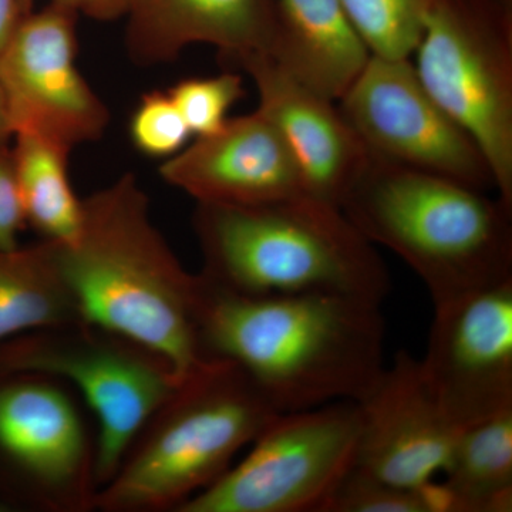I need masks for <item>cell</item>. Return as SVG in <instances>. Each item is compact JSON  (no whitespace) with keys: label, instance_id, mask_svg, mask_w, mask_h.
Masks as SVG:
<instances>
[{"label":"cell","instance_id":"23","mask_svg":"<svg viewBox=\"0 0 512 512\" xmlns=\"http://www.w3.org/2000/svg\"><path fill=\"white\" fill-rule=\"evenodd\" d=\"M168 94L191 133L208 136L227 123L229 110L244 99V80L231 72L205 79H184L174 84Z\"/></svg>","mask_w":512,"mask_h":512},{"label":"cell","instance_id":"20","mask_svg":"<svg viewBox=\"0 0 512 512\" xmlns=\"http://www.w3.org/2000/svg\"><path fill=\"white\" fill-rule=\"evenodd\" d=\"M13 141L10 151L26 224L47 241H73L82 227L83 200L70 183V151L30 134H15Z\"/></svg>","mask_w":512,"mask_h":512},{"label":"cell","instance_id":"3","mask_svg":"<svg viewBox=\"0 0 512 512\" xmlns=\"http://www.w3.org/2000/svg\"><path fill=\"white\" fill-rule=\"evenodd\" d=\"M340 210L413 269L434 306L512 281V208L485 191L369 156Z\"/></svg>","mask_w":512,"mask_h":512},{"label":"cell","instance_id":"18","mask_svg":"<svg viewBox=\"0 0 512 512\" xmlns=\"http://www.w3.org/2000/svg\"><path fill=\"white\" fill-rule=\"evenodd\" d=\"M83 322L49 242L0 251V345L35 332Z\"/></svg>","mask_w":512,"mask_h":512},{"label":"cell","instance_id":"9","mask_svg":"<svg viewBox=\"0 0 512 512\" xmlns=\"http://www.w3.org/2000/svg\"><path fill=\"white\" fill-rule=\"evenodd\" d=\"M336 103L369 156L495 190L480 147L430 96L410 59L370 55Z\"/></svg>","mask_w":512,"mask_h":512},{"label":"cell","instance_id":"8","mask_svg":"<svg viewBox=\"0 0 512 512\" xmlns=\"http://www.w3.org/2000/svg\"><path fill=\"white\" fill-rule=\"evenodd\" d=\"M357 402L281 413L247 457L177 512H322L355 467Z\"/></svg>","mask_w":512,"mask_h":512},{"label":"cell","instance_id":"5","mask_svg":"<svg viewBox=\"0 0 512 512\" xmlns=\"http://www.w3.org/2000/svg\"><path fill=\"white\" fill-rule=\"evenodd\" d=\"M265 393L229 360H207L137 434L94 510H180L231 468L232 460L275 419Z\"/></svg>","mask_w":512,"mask_h":512},{"label":"cell","instance_id":"1","mask_svg":"<svg viewBox=\"0 0 512 512\" xmlns=\"http://www.w3.org/2000/svg\"><path fill=\"white\" fill-rule=\"evenodd\" d=\"M382 303L329 295H245L198 274L204 359L237 363L279 413L359 402L384 369Z\"/></svg>","mask_w":512,"mask_h":512},{"label":"cell","instance_id":"7","mask_svg":"<svg viewBox=\"0 0 512 512\" xmlns=\"http://www.w3.org/2000/svg\"><path fill=\"white\" fill-rule=\"evenodd\" d=\"M0 346L5 372L42 373L82 394L99 426L97 491L113 478L137 434L181 383L156 353L86 322L35 330Z\"/></svg>","mask_w":512,"mask_h":512},{"label":"cell","instance_id":"24","mask_svg":"<svg viewBox=\"0 0 512 512\" xmlns=\"http://www.w3.org/2000/svg\"><path fill=\"white\" fill-rule=\"evenodd\" d=\"M131 143L144 156L170 158L180 153L192 133L168 92L141 96L128 124Z\"/></svg>","mask_w":512,"mask_h":512},{"label":"cell","instance_id":"2","mask_svg":"<svg viewBox=\"0 0 512 512\" xmlns=\"http://www.w3.org/2000/svg\"><path fill=\"white\" fill-rule=\"evenodd\" d=\"M47 242L83 322L156 353L180 382L207 362L197 330L198 275L185 271L151 221L133 174L84 198L73 241Z\"/></svg>","mask_w":512,"mask_h":512},{"label":"cell","instance_id":"14","mask_svg":"<svg viewBox=\"0 0 512 512\" xmlns=\"http://www.w3.org/2000/svg\"><path fill=\"white\" fill-rule=\"evenodd\" d=\"M158 171L197 204L251 207L309 195L291 147L258 110L197 137Z\"/></svg>","mask_w":512,"mask_h":512},{"label":"cell","instance_id":"6","mask_svg":"<svg viewBox=\"0 0 512 512\" xmlns=\"http://www.w3.org/2000/svg\"><path fill=\"white\" fill-rule=\"evenodd\" d=\"M413 56L420 82L476 141L512 208V0H433Z\"/></svg>","mask_w":512,"mask_h":512},{"label":"cell","instance_id":"21","mask_svg":"<svg viewBox=\"0 0 512 512\" xmlns=\"http://www.w3.org/2000/svg\"><path fill=\"white\" fill-rule=\"evenodd\" d=\"M370 55L410 59L419 45L433 0H342Z\"/></svg>","mask_w":512,"mask_h":512},{"label":"cell","instance_id":"26","mask_svg":"<svg viewBox=\"0 0 512 512\" xmlns=\"http://www.w3.org/2000/svg\"><path fill=\"white\" fill-rule=\"evenodd\" d=\"M22 6L23 13L29 15L32 10H35V0H19ZM69 3L80 15L89 16V18L96 20H109L123 18L126 15L128 0H63Z\"/></svg>","mask_w":512,"mask_h":512},{"label":"cell","instance_id":"16","mask_svg":"<svg viewBox=\"0 0 512 512\" xmlns=\"http://www.w3.org/2000/svg\"><path fill=\"white\" fill-rule=\"evenodd\" d=\"M279 0H128L126 46L138 66L173 62L195 43L215 46L234 66L271 53Z\"/></svg>","mask_w":512,"mask_h":512},{"label":"cell","instance_id":"19","mask_svg":"<svg viewBox=\"0 0 512 512\" xmlns=\"http://www.w3.org/2000/svg\"><path fill=\"white\" fill-rule=\"evenodd\" d=\"M443 474L450 512H510L512 409L458 431Z\"/></svg>","mask_w":512,"mask_h":512},{"label":"cell","instance_id":"4","mask_svg":"<svg viewBox=\"0 0 512 512\" xmlns=\"http://www.w3.org/2000/svg\"><path fill=\"white\" fill-rule=\"evenodd\" d=\"M201 274L245 295L353 296L382 303L390 276L340 208L301 195L251 207L197 204Z\"/></svg>","mask_w":512,"mask_h":512},{"label":"cell","instance_id":"25","mask_svg":"<svg viewBox=\"0 0 512 512\" xmlns=\"http://www.w3.org/2000/svg\"><path fill=\"white\" fill-rule=\"evenodd\" d=\"M26 225L10 146L0 148V251L19 248V235Z\"/></svg>","mask_w":512,"mask_h":512},{"label":"cell","instance_id":"10","mask_svg":"<svg viewBox=\"0 0 512 512\" xmlns=\"http://www.w3.org/2000/svg\"><path fill=\"white\" fill-rule=\"evenodd\" d=\"M80 13L50 0L22 19L0 52V86L13 133L73 148L100 140L110 123L106 104L77 67Z\"/></svg>","mask_w":512,"mask_h":512},{"label":"cell","instance_id":"13","mask_svg":"<svg viewBox=\"0 0 512 512\" xmlns=\"http://www.w3.org/2000/svg\"><path fill=\"white\" fill-rule=\"evenodd\" d=\"M356 470L403 488H424L443 474L458 436L431 393L420 359L400 350L357 402Z\"/></svg>","mask_w":512,"mask_h":512},{"label":"cell","instance_id":"15","mask_svg":"<svg viewBox=\"0 0 512 512\" xmlns=\"http://www.w3.org/2000/svg\"><path fill=\"white\" fill-rule=\"evenodd\" d=\"M234 66L254 82L258 111L291 147L308 194L340 208L369 154L336 100L315 92L265 53L242 57Z\"/></svg>","mask_w":512,"mask_h":512},{"label":"cell","instance_id":"22","mask_svg":"<svg viewBox=\"0 0 512 512\" xmlns=\"http://www.w3.org/2000/svg\"><path fill=\"white\" fill-rule=\"evenodd\" d=\"M322 512H450V501L437 481L424 488H403L353 467Z\"/></svg>","mask_w":512,"mask_h":512},{"label":"cell","instance_id":"11","mask_svg":"<svg viewBox=\"0 0 512 512\" xmlns=\"http://www.w3.org/2000/svg\"><path fill=\"white\" fill-rule=\"evenodd\" d=\"M10 373L15 376L0 386V453L37 507L94 510L96 444L69 387L42 373Z\"/></svg>","mask_w":512,"mask_h":512},{"label":"cell","instance_id":"17","mask_svg":"<svg viewBox=\"0 0 512 512\" xmlns=\"http://www.w3.org/2000/svg\"><path fill=\"white\" fill-rule=\"evenodd\" d=\"M269 56L315 92L338 100L370 52L342 0H279Z\"/></svg>","mask_w":512,"mask_h":512},{"label":"cell","instance_id":"27","mask_svg":"<svg viewBox=\"0 0 512 512\" xmlns=\"http://www.w3.org/2000/svg\"><path fill=\"white\" fill-rule=\"evenodd\" d=\"M25 16L19 0H0V52L8 45Z\"/></svg>","mask_w":512,"mask_h":512},{"label":"cell","instance_id":"12","mask_svg":"<svg viewBox=\"0 0 512 512\" xmlns=\"http://www.w3.org/2000/svg\"><path fill=\"white\" fill-rule=\"evenodd\" d=\"M420 365L457 429L512 409V281L434 306Z\"/></svg>","mask_w":512,"mask_h":512},{"label":"cell","instance_id":"28","mask_svg":"<svg viewBox=\"0 0 512 512\" xmlns=\"http://www.w3.org/2000/svg\"><path fill=\"white\" fill-rule=\"evenodd\" d=\"M13 127L10 121L8 104H6L5 94L0 86V148L10 146V140H13Z\"/></svg>","mask_w":512,"mask_h":512}]
</instances>
